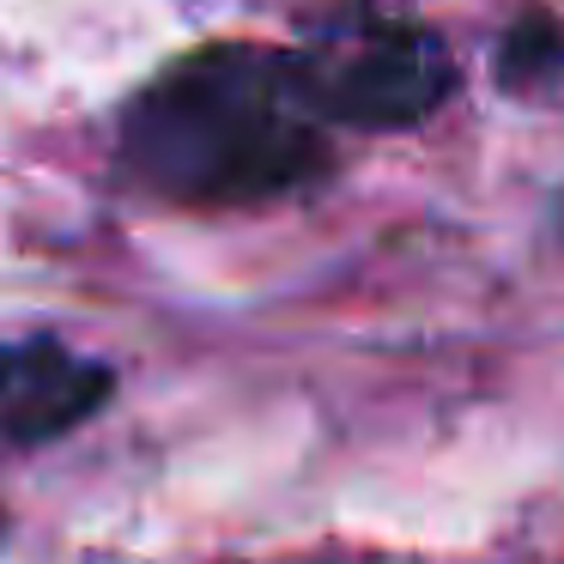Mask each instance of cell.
I'll list each match as a JSON object with an SVG mask.
<instances>
[{
    "mask_svg": "<svg viewBox=\"0 0 564 564\" xmlns=\"http://www.w3.org/2000/svg\"><path fill=\"white\" fill-rule=\"evenodd\" d=\"M122 171L176 207H261L334 171V128L304 98L292 50L213 43L128 104Z\"/></svg>",
    "mask_w": 564,
    "mask_h": 564,
    "instance_id": "1",
    "label": "cell"
},
{
    "mask_svg": "<svg viewBox=\"0 0 564 564\" xmlns=\"http://www.w3.org/2000/svg\"><path fill=\"white\" fill-rule=\"evenodd\" d=\"M292 62L322 122L358 128V134L419 128L455 91L449 43L425 19L382 0H346L334 13L310 19Z\"/></svg>",
    "mask_w": 564,
    "mask_h": 564,
    "instance_id": "2",
    "label": "cell"
},
{
    "mask_svg": "<svg viewBox=\"0 0 564 564\" xmlns=\"http://www.w3.org/2000/svg\"><path fill=\"white\" fill-rule=\"evenodd\" d=\"M110 394H116L110 365L67 352L55 334H31V340H19V377L0 401V437L19 443V449L55 443L74 425H86Z\"/></svg>",
    "mask_w": 564,
    "mask_h": 564,
    "instance_id": "3",
    "label": "cell"
},
{
    "mask_svg": "<svg viewBox=\"0 0 564 564\" xmlns=\"http://www.w3.org/2000/svg\"><path fill=\"white\" fill-rule=\"evenodd\" d=\"M491 74L516 98H546L564 86V13L552 7H528L522 19H510V31L491 50Z\"/></svg>",
    "mask_w": 564,
    "mask_h": 564,
    "instance_id": "4",
    "label": "cell"
},
{
    "mask_svg": "<svg viewBox=\"0 0 564 564\" xmlns=\"http://www.w3.org/2000/svg\"><path fill=\"white\" fill-rule=\"evenodd\" d=\"M13 377H19V340H0V401H7Z\"/></svg>",
    "mask_w": 564,
    "mask_h": 564,
    "instance_id": "5",
    "label": "cell"
},
{
    "mask_svg": "<svg viewBox=\"0 0 564 564\" xmlns=\"http://www.w3.org/2000/svg\"><path fill=\"white\" fill-rule=\"evenodd\" d=\"M0 534H7V522H0Z\"/></svg>",
    "mask_w": 564,
    "mask_h": 564,
    "instance_id": "6",
    "label": "cell"
}]
</instances>
